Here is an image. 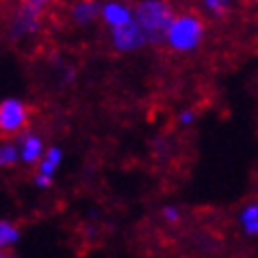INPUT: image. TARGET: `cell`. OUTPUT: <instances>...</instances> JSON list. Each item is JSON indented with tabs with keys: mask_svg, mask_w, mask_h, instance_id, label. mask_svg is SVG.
I'll return each instance as SVG.
<instances>
[{
	"mask_svg": "<svg viewBox=\"0 0 258 258\" xmlns=\"http://www.w3.org/2000/svg\"><path fill=\"white\" fill-rule=\"evenodd\" d=\"M208 38V21L199 11H178L165 34L163 45L176 55H192Z\"/></svg>",
	"mask_w": 258,
	"mask_h": 258,
	"instance_id": "6da1fadb",
	"label": "cell"
},
{
	"mask_svg": "<svg viewBox=\"0 0 258 258\" xmlns=\"http://www.w3.org/2000/svg\"><path fill=\"white\" fill-rule=\"evenodd\" d=\"M176 13L178 11L171 0H138L134 5V19L144 32L148 47L163 45Z\"/></svg>",
	"mask_w": 258,
	"mask_h": 258,
	"instance_id": "7a4b0ae2",
	"label": "cell"
},
{
	"mask_svg": "<svg viewBox=\"0 0 258 258\" xmlns=\"http://www.w3.org/2000/svg\"><path fill=\"white\" fill-rule=\"evenodd\" d=\"M55 0H17L9 17V34L13 40H30L42 30V19Z\"/></svg>",
	"mask_w": 258,
	"mask_h": 258,
	"instance_id": "3957f363",
	"label": "cell"
},
{
	"mask_svg": "<svg viewBox=\"0 0 258 258\" xmlns=\"http://www.w3.org/2000/svg\"><path fill=\"white\" fill-rule=\"evenodd\" d=\"M30 123V106L17 98V95H9V98L0 100V136L5 138H19L28 129Z\"/></svg>",
	"mask_w": 258,
	"mask_h": 258,
	"instance_id": "277c9868",
	"label": "cell"
},
{
	"mask_svg": "<svg viewBox=\"0 0 258 258\" xmlns=\"http://www.w3.org/2000/svg\"><path fill=\"white\" fill-rule=\"evenodd\" d=\"M108 45L114 53H119V55H134V53L148 47V42H146L144 32L140 30V26L134 19L121 28L108 30Z\"/></svg>",
	"mask_w": 258,
	"mask_h": 258,
	"instance_id": "5b68a950",
	"label": "cell"
},
{
	"mask_svg": "<svg viewBox=\"0 0 258 258\" xmlns=\"http://www.w3.org/2000/svg\"><path fill=\"white\" fill-rule=\"evenodd\" d=\"M63 163V150L61 146H47L45 155H42V159L38 161L36 165V171H34V178H32V182H34L36 188H51L53 186V180H55V174L59 171Z\"/></svg>",
	"mask_w": 258,
	"mask_h": 258,
	"instance_id": "8992f818",
	"label": "cell"
},
{
	"mask_svg": "<svg viewBox=\"0 0 258 258\" xmlns=\"http://www.w3.org/2000/svg\"><path fill=\"white\" fill-rule=\"evenodd\" d=\"M17 148H19V163L24 165H38V161L42 159L47 150L45 138H42L34 129H26L17 140Z\"/></svg>",
	"mask_w": 258,
	"mask_h": 258,
	"instance_id": "52a82bcc",
	"label": "cell"
},
{
	"mask_svg": "<svg viewBox=\"0 0 258 258\" xmlns=\"http://www.w3.org/2000/svg\"><path fill=\"white\" fill-rule=\"evenodd\" d=\"M100 21L108 30L121 28L134 21V5L125 3V0H104L100 9Z\"/></svg>",
	"mask_w": 258,
	"mask_h": 258,
	"instance_id": "ba28073f",
	"label": "cell"
},
{
	"mask_svg": "<svg viewBox=\"0 0 258 258\" xmlns=\"http://www.w3.org/2000/svg\"><path fill=\"white\" fill-rule=\"evenodd\" d=\"M100 0H74L68 9V17L77 28H89L100 21Z\"/></svg>",
	"mask_w": 258,
	"mask_h": 258,
	"instance_id": "9c48e42d",
	"label": "cell"
},
{
	"mask_svg": "<svg viewBox=\"0 0 258 258\" xmlns=\"http://www.w3.org/2000/svg\"><path fill=\"white\" fill-rule=\"evenodd\" d=\"M237 224L241 233L250 239H258V199L243 203L237 212Z\"/></svg>",
	"mask_w": 258,
	"mask_h": 258,
	"instance_id": "30bf717a",
	"label": "cell"
},
{
	"mask_svg": "<svg viewBox=\"0 0 258 258\" xmlns=\"http://www.w3.org/2000/svg\"><path fill=\"white\" fill-rule=\"evenodd\" d=\"M197 5L201 9V15L222 21L241 5V0H197Z\"/></svg>",
	"mask_w": 258,
	"mask_h": 258,
	"instance_id": "8fae6325",
	"label": "cell"
},
{
	"mask_svg": "<svg viewBox=\"0 0 258 258\" xmlns=\"http://www.w3.org/2000/svg\"><path fill=\"white\" fill-rule=\"evenodd\" d=\"M19 237L21 231L17 224L7 218H0V252H9L19 241Z\"/></svg>",
	"mask_w": 258,
	"mask_h": 258,
	"instance_id": "7c38bea8",
	"label": "cell"
},
{
	"mask_svg": "<svg viewBox=\"0 0 258 258\" xmlns=\"http://www.w3.org/2000/svg\"><path fill=\"white\" fill-rule=\"evenodd\" d=\"M19 163V148L15 140L5 138L0 142V169H11Z\"/></svg>",
	"mask_w": 258,
	"mask_h": 258,
	"instance_id": "4fadbf2b",
	"label": "cell"
},
{
	"mask_svg": "<svg viewBox=\"0 0 258 258\" xmlns=\"http://www.w3.org/2000/svg\"><path fill=\"white\" fill-rule=\"evenodd\" d=\"M161 220H163L165 224H178L182 220V210L178 206H174V203H167V206L161 208Z\"/></svg>",
	"mask_w": 258,
	"mask_h": 258,
	"instance_id": "5bb4252c",
	"label": "cell"
},
{
	"mask_svg": "<svg viewBox=\"0 0 258 258\" xmlns=\"http://www.w3.org/2000/svg\"><path fill=\"white\" fill-rule=\"evenodd\" d=\"M176 123H178L180 127H192V125L197 123V110H192V108H182V110H178Z\"/></svg>",
	"mask_w": 258,
	"mask_h": 258,
	"instance_id": "9a60e30c",
	"label": "cell"
},
{
	"mask_svg": "<svg viewBox=\"0 0 258 258\" xmlns=\"http://www.w3.org/2000/svg\"><path fill=\"white\" fill-rule=\"evenodd\" d=\"M0 258H19V256L11 254V252H0Z\"/></svg>",
	"mask_w": 258,
	"mask_h": 258,
	"instance_id": "2e32d148",
	"label": "cell"
}]
</instances>
